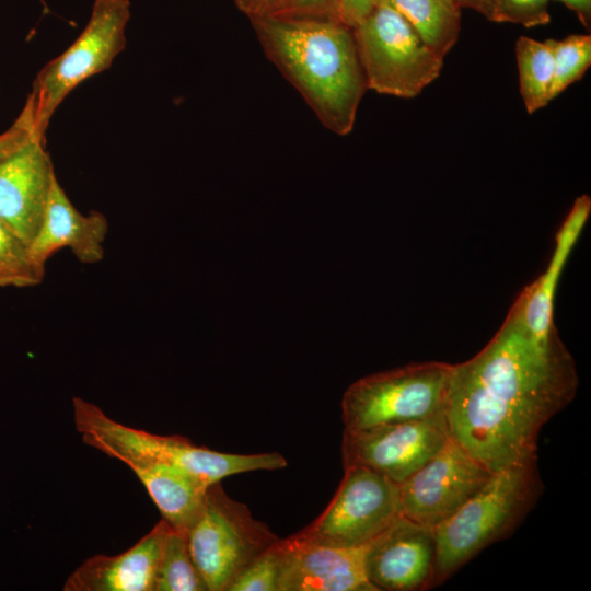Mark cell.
Here are the masks:
<instances>
[{"instance_id": "obj_6", "label": "cell", "mask_w": 591, "mask_h": 591, "mask_svg": "<svg viewBox=\"0 0 591 591\" xmlns=\"http://www.w3.org/2000/svg\"><path fill=\"white\" fill-rule=\"evenodd\" d=\"M352 31L369 90L410 99L440 76L444 58L391 7L375 3Z\"/></svg>"}, {"instance_id": "obj_28", "label": "cell", "mask_w": 591, "mask_h": 591, "mask_svg": "<svg viewBox=\"0 0 591 591\" xmlns=\"http://www.w3.org/2000/svg\"><path fill=\"white\" fill-rule=\"evenodd\" d=\"M461 8L475 10L488 21L500 23L498 0H455Z\"/></svg>"}, {"instance_id": "obj_26", "label": "cell", "mask_w": 591, "mask_h": 591, "mask_svg": "<svg viewBox=\"0 0 591 591\" xmlns=\"http://www.w3.org/2000/svg\"><path fill=\"white\" fill-rule=\"evenodd\" d=\"M376 0H334V18L354 28L373 9Z\"/></svg>"}, {"instance_id": "obj_19", "label": "cell", "mask_w": 591, "mask_h": 591, "mask_svg": "<svg viewBox=\"0 0 591 591\" xmlns=\"http://www.w3.org/2000/svg\"><path fill=\"white\" fill-rule=\"evenodd\" d=\"M520 92L529 114L544 107L551 100L554 81L552 38L540 42L520 36L515 42Z\"/></svg>"}, {"instance_id": "obj_8", "label": "cell", "mask_w": 591, "mask_h": 591, "mask_svg": "<svg viewBox=\"0 0 591 591\" xmlns=\"http://www.w3.org/2000/svg\"><path fill=\"white\" fill-rule=\"evenodd\" d=\"M186 537L208 591H227L245 566L279 540L246 505L232 499L220 482L208 486Z\"/></svg>"}, {"instance_id": "obj_21", "label": "cell", "mask_w": 591, "mask_h": 591, "mask_svg": "<svg viewBox=\"0 0 591 591\" xmlns=\"http://www.w3.org/2000/svg\"><path fill=\"white\" fill-rule=\"evenodd\" d=\"M45 270L30 245L0 220V288L35 287L43 281Z\"/></svg>"}, {"instance_id": "obj_27", "label": "cell", "mask_w": 591, "mask_h": 591, "mask_svg": "<svg viewBox=\"0 0 591 591\" xmlns=\"http://www.w3.org/2000/svg\"><path fill=\"white\" fill-rule=\"evenodd\" d=\"M32 137L34 136L28 127L18 117L14 124L0 135V160L18 150Z\"/></svg>"}, {"instance_id": "obj_30", "label": "cell", "mask_w": 591, "mask_h": 591, "mask_svg": "<svg viewBox=\"0 0 591 591\" xmlns=\"http://www.w3.org/2000/svg\"><path fill=\"white\" fill-rule=\"evenodd\" d=\"M240 11L248 18L259 13L270 0H233Z\"/></svg>"}, {"instance_id": "obj_29", "label": "cell", "mask_w": 591, "mask_h": 591, "mask_svg": "<svg viewBox=\"0 0 591 591\" xmlns=\"http://www.w3.org/2000/svg\"><path fill=\"white\" fill-rule=\"evenodd\" d=\"M563 2L567 8L572 10L580 22L587 27H590L591 23V0H558Z\"/></svg>"}, {"instance_id": "obj_2", "label": "cell", "mask_w": 591, "mask_h": 591, "mask_svg": "<svg viewBox=\"0 0 591 591\" xmlns=\"http://www.w3.org/2000/svg\"><path fill=\"white\" fill-rule=\"evenodd\" d=\"M267 58L299 91L320 121L351 132L368 90L351 27L332 18L250 16Z\"/></svg>"}, {"instance_id": "obj_17", "label": "cell", "mask_w": 591, "mask_h": 591, "mask_svg": "<svg viewBox=\"0 0 591 591\" xmlns=\"http://www.w3.org/2000/svg\"><path fill=\"white\" fill-rule=\"evenodd\" d=\"M128 467L144 486L162 519L186 533L196 521L208 486L183 470L153 462L131 463Z\"/></svg>"}, {"instance_id": "obj_13", "label": "cell", "mask_w": 591, "mask_h": 591, "mask_svg": "<svg viewBox=\"0 0 591 591\" xmlns=\"http://www.w3.org/2000/svg\"><path fill=\"white\" fill-rule=\"evenodd\" d=\"M56 178L38 138L0 160V220L28 245L39 231Z\"/></svg>"}, {"instance_id": "obj_10", "label": "cell", "mask_w": 591, "mask_h": 591, "mask_svg": "<svg viewBox=\"0 0 591 591\" xmlns=\"http://www.w3.org/2000/svg\"><path fill=\"white\" fill-rule=\"evenodd\" d=\"M451 439L444 415L425 420L345 429L343 466H363L403 483Z\"/></svg>"}, {"instance_id": "obj_24", "label": "cell", "mask_w": 591, "mask_h": 591, "mask_svg": "<svg viewBox=\"0 0 591 591\" xmlns=\"http://www.w3.org/2000/svg\"><path fill=\"white\" fill-rule=\"evenodd\" d=\"M548 0H498L500 23L509 22L525 27L547 24L551 20Z\"/></svg>"}, {"instance_id": "obj_7", "label": "cell", "mask_w": 591, "mask_h": 591, "mask_svg": "<svg viewBox=\"0 0 591 591\" xmlns=\"http://www.w3.org/2000/svg\"><path fill=\"white\" fill-rule=\"evenodd\" d=\"M452 364L409 363L363 376L341 399L345 429L425 420L444 415Z\"/></svg>"}, {"instance_id": "obj_14", "label": "cell", "mask_w": 591, "mask_h": 591, "mask_svg": "<svg viewBox=\"0 0 591 591\" xmlns=\"http://www.w3.org/2000/svg\"><path fill=\"white\" fill-rule=\"evenodd\" d=\"M279 591H375L367 579L363 547H335L283 538Z\"/></svg>"}, {"instance_id": "obj_5", "label": "cell", "mask_w": 591, "mask_h": 591, "mask_svg": "<svg viewBox=\"0 0 591 591\" xmlns=\"http://www.w3.org/2000/svg\"><path fill=\"white\" fill-rule=\"evenodd\" d=\"M129 9V0H94L81 34L39 71L19 116L35 138L44 140L53 114L74 88L109 68L124 50Z\"/></svg>"}, {"instance_id": "obj_22", "label": "cell", "mask_w": 591, "mask_h": 591, "mask_svg": "<svg viewBox=\"0 0 591 591\" xmlns=\"http://www.w3.org/2000/svg\"><path fill=\"white\" fill-rule=\"evenodd\" d=\"M554 81L551 100L580 80L591 63V36L573 34L557 40L552 38Z\"/></svg>"}, {"instance_id": "obj_23", "label": "cell", "mask_w": 591, "mask_h": 591, "mask_svg": "<svg viewBox=\"0 0 591 591\" xmlns=\"http://www.w3.org/2000/svg\"><path fill=\"white\" fill-rule=\"evenodd\" d=\"M285 543L279 538L245 566L227 591H279Z\"/></svg>"}, {"instance_id": "obj_15", "label": "cell", "mask_w": 591, "mask_h": 591, "mask_svg": "<svg viewBox=\"0 0 591 591\" xmlns=\"http://www.w3.org/2000/svg\"><path fill=\"white\" fill-rule=\"evenodd\" d=\"M170 524L161 519L129 549L84 560L66 580L65 591H154Z\"/></svg>"}, {"instance_id": "obj_9", "label": "cell", "mask_w": 591, "mask_h": 591, "mask_svg": "<svg viewBox=\"0 0 591 591\" xmlns=\"http://www.w3.org/2000/svg\"><path fill=\"white\" fill-rule=\"evenodd\" d=\"M401 515L398 484L370 468L348 466L323 513L293 536L326 546L363 547Z\"/></svg>"}, {"instance_id": "obj_11", "label": "cell", "mask_w": 591, "mask_h": 591, "mask_svg": "<svg viewBox=\"0 0 591 591\" xmlns=\"http://www.w3.org/2000/svg\"><path fill=\"white\" fill-rule=\"evenodd\" d=\"M493 474L450 439L398 485L402 514L434 529L457 511Z\"/></svg>"}, {"instance_id": "obj_18", "label": "cell", "mask_w": 591, "mask_h": 591, "mask_svg": "<svg viewBox=\"0 0 591 591\" xmlns=\"http://www.w3.org/2000/svg\"><path fill=\"white\" fill-rule=\"evenodd\" d=\"M399 13L424 43L444 58L459 38L461 7L455 0H376Z\"/></svg>"}, {"instance_id": "obj_1", "label": "cell", "mask_w": 591, "mask_h": 591, "mask_svg": "<svg viewBox=\"0 0 591 591\" xmlns=\"http://www.w3.org/2000/svg\"><path fill=\"white\" fill-rule=\"evenodd\" d=\"M578 385L556 326L531 324L513 304L478 354L452 364L444 408L451 439L493 473L535 460L540 431Z\"/></svg>"}, {"instance_id": "obj_3", "label": "cell", "mask_w": 591, "mask_h": 591, "mask_svg": "<svg viewBox=\"0 0 591 591\" xmlns=\"http://www.w3.org/2000/svg\"><path fill=\"white\" fill-rule=\"evenodd\" d=\"M542 490L536 459L494 473L457 511L434 528L431 588L443 583L484 548L510 535Z\"/></svg>"}, {"instance_id": "obj_25", "label": "cell", "mask_w": 591, "mask_h": 591, "mask_svg": "<svg viewBox=\"0 0 591 591\" xmlns=\"http://www.w3.org/2000/svg\"><path fill=\"white\" fill-rule=\"evenodd\" d=\"M255 15L318 16L335 19L334 0H270L263 10Z\"/></svg>"}, {"instance_id": "obj_4", "label": "cell", "mask_w": 591, "mask_h": 591, "mask_svg": "<svg viewBox=\"0 0 591 591\" xmlns=\"http://www.w3.org/2000/svg\"><path fill=\"white\" fill-rule=\"evenodd\" d=\"M73 419L82 441L127 466L138 462L176 466L207 486L224 477L287 466L278 452L234 454L192 443L182 436H161L120 424L97 405L81 397L72 398Z\"/></svg>"}, {"instance_id": "obj_20", "label": "cell", "mask_w": 591, "mask_h": 591, "mask_svg": "<svg viewBox=\"0 0 591 591\" xmlns=\"http://www.w3.org/2000/svg\"><path fill=\"white\" fill-rule=\"evenodd\" d=\"M154 591H208L189 552L186 533L170 529Z\"/></svg>"}, {"instance_id": "obj_12", "label": "cell", "mask_w": 591, "mask_h": 591, "mask_svg": "<svg viewBox=\"0 0 591 591\" xmlns=\"http://www.w3.org/2000/svg\"><path fill=\"white\" fill-rule=\"evenodd\" d=\"M436 551L434 529L401 515L363 547L367 579L375 591L431 589Z\"/></svg>"}, {"instance_id": "obj_16", "label": "cell", "mask_w": 591, "mask_h": 591, "mask_svg": "<svg viewBox=\"0 0 591 591\" xmlns=\"http://www.w3.org/2000/svg\"><path fill=\"white\" fill-rule=\"evenodd\" d=\"M107 233L106 217L96 210L80 212L56 178L42 225L30 248L33 257L43 266L65 247L80 263L92 265L104 258Z\"/></svg>"}]
</instances>
